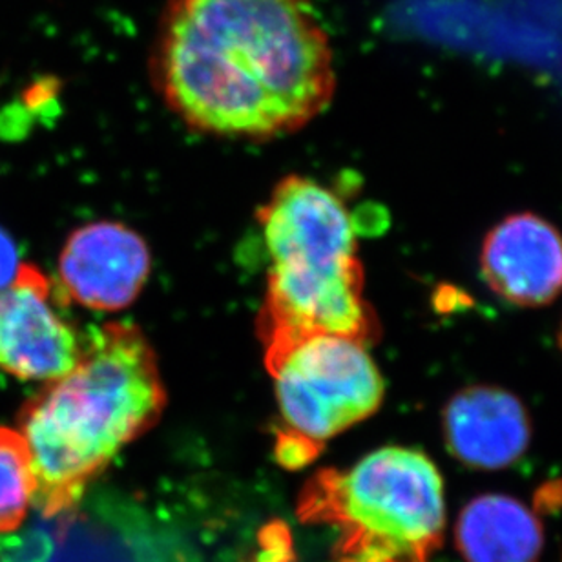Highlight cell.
Instances as JSON below:
<instances>
[{
  "instance_id": "30bf717a",
  "label": "cell",
  "mask_w": 562,
  "mask_h": 562,
  "mask_svg": "<svg viewBox=\"0 0 562 562\" xmlns=\"http://www.w3.org/2000/svg\"><path fill=\"white\" fill-rule=\"evenodd\" d=\"M457 541L468 562H537L542 528L519 501L486 495L460 514Z\"/></svg>"
},
{
  "instance_id": "3957f363",
  "label": "cell",
  "mask_w": 562,
  "mask_h": 562,
  "mask_svg": "<svg viewBox=\"0 0 562 562\" xmlns=\"http://www.w3.org/2000/svg\"><path fill=\"white\" fill-rule=\"evenodd\" d=\"M269 272L258 335L266 358L311 336H379L363 297L357 233L344 201L314 179L291 176L258 212Z\"/></svg>"
},
{
  "instance_id": "8992f818",
  "label": "cell",
  "mask_w": 562,
  "mask_h": 562,
  "mask_svg": "<svg viewBox=\"0 0 562 562\" xmlns=\"http://www.w3.org/2000/svg\"><path fill=\"white\" fill-rule=\"evenodd\" d=\"M55 296L48 277L26 263L0 291V371L48 384L76 366L82 341L55 307Z\"/></svg>"
},
{
  "instance_id": "9c48e42d",
  "label": "cell",
  "mask_w": 562,
  "mask_h": 562,
  "mask_svg": "<svg viewBox=\"0 0 562 562\" xmlns=\"http://www.w3.org/2000/svg\"><path fill=\"white\" fill-rule=\"evenodd\" d=\"M443 438L454 459L473 470L508 468L530 446V415L509 391L471 385L459 391L442 413Z\"/></svg>"
},
{
  "instance_id": "7a4b0ae2",
  "label": "cell",
  "mask_w": 562,
  "mask_h": 562,
  "mask_svg": "<svg viewBox=\"0 0 562 562\" xmlns=\"http://www.w3.org/2000/svg\"><path fill=\"white\" fill-rule=\"evenodd\" d=\"M165 402L156 352L139 327H93L76 366L44 385L19 417L38 508H70L90 479L156 424Z\"/></svg>"
},
{
  "instance_id": "4fadbf2b",
  "label": "cell",
  "mask_w": 562,
  "mask_h": 562,
  "mask_svg": "<svg viewBox=\"0 0 562 562\" xmlns=\"http://www.w3.org/2000/svg\"><path fill=\"white\" fill-rule=\"evenodd\" d=\"M22 266L13 239L0 228V291L16 280Z\"/></svg>"
},
{
  "instance_id": "ba28073f",
  "label": "cell",
  "mask_w": 562,
  "mask_h": 562,
  "mask_svg": "<svg viewBox=\"0 0 562 562\" xmlns=\"http://www.w3.org/2000/svg\"><path fill=\"white\" fill-rule=\"evenodd\" d=\"M482 277L504 302L541 307L562 292V236L547 220L522 212L492 228L482 245Z\"/></svg>"
},
{
  "instance_id": "277c9868",
  "label": "cell",
  "mask_w": 562,
  "mask_h": 562,
  "mask_svg": "<svg viewBox=\"0 0 562 562\" xmlns=\"http://www.w3.org/2000/svg\"><path fill=\"white\" fill-rule=\"evenodd\" d=\"M302 514L340 530V562H429L446 526L442 476L417 449H376L314 476Z\"/></svg>"
},
{
  "instance_id": "52a82bcc",
  "label": "cell",
  "mask_w": 562,
  "mask_h": 562,
  "mask_svg": "<svg viewBox=\"0 0 562 562\" xmlns=\"http://www.w3.org/2000/svg\"><path fill=\"white\" fill-rule=\"evenodd\" d=\"M150 274L145 239L123 223L77 228L59 258L60 291L93 311H121L143 291Z\"/></svg>"
},
{
  "instance_id": "8fae6325",
  "label": "cell",
  "mask_w": 562,
  "mask_h": 562,
  "mask_svg": "<svg viewBox=\"0 0 562 562\" xmlns=\"http://www.w3.org/2000/svg\"><path fill=\"white\" fill-rule=\"evenodd\" d=\"M35 475L16 427L0 426V533L16 530L35 503Z\"/></svg>"
},
{
  "instance_id": "7c38bea8",
  "label": "cell",
  "mask_w": 562,
  "mask_h": 562,
  "mask_svg": "<svg viewBox=\"0 0 562 562\" xmlns=\"http://www.w3.org/2000/svg\"><path fill=\"white\" fill-rule=\"evenodd\" d=\"M128 555L110 562H201L192 555L187 544H179L178 539L168 533H157L145 528H134L128 544Z\"/></svg>"
},
{
  "instance_id": "5b68a950",
  "label": "cell",
  "mask_w": 562,
  "mask_h": 562,
  "mask_svg": "<svg viewBox=\"0 0 562 562\" xmlns=\"http://www.w3.org/2000/svg\"><path fill=\"white\" fill-rule=\"evenodd\" d=\"M277 385L281 464L300 468L322 443L379 412L384 379L362 341L318 335L266 358Z\"/></svg>"
},
{
  "instance_id": "6da1fadb",
  "label": "cell",
  "mask_w": 562,
  "mask_h": 562,
  "mask_svg": "<svg viewBox=\"0 0 562 562\" xmlns=\"http://www.w3.org/2000/svg\"><path fill=\"white\" fill-rule=\"evenodd\" d=\"M151 81L184 125L266 140L333 101L335 55L311 0H168Z\"/></svg>"
},
{
  "instance_id": "5bb4252c",
  "label": "cell",
  "mask_w": 562,
  "mask_h": 562,
  "mask_svg": "<svg viewBox=\"0 0 562 562\" xmlns=\"http://www.w3.org/2000/svg\"><path fill=\"white\" fill-rule=\"evenodd\" d=\"M559 347H561V351H562V325H561V330H559Z\"/></svg>"
}]
</instances>
